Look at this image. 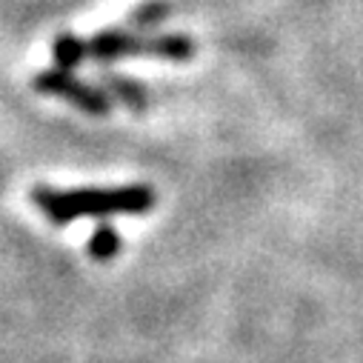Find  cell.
I'll return each instance as SVG.
<instances>
[{
    "mask_svg": "<svg viewBox=\"0 0 363 363\" xmlns=\"http://www.w3.org/2000/svg\"><path fill=\"white\" fill-rule=\"evenodd\" d=\"M155 189L146 184L118 189H72L60 192L52 186H35L32 203L55 226H66L77 218H112V215H146L155 209Z\"/></svg>",
    "mask_w": 363,
    "mask_h": 363,
    "instance_id": "6da1fadb",
    "label": "cell"
},
{
    "mask_svg": "<svg viewBox=\"0 0 363 363\" xmlns=\"http://www.w3.org/2000/svg\"><path fill=\"white\" fill-rule=\"evenodd\" d=\"M32 86L38 89L40 95L60 98V101L72 104L74 109H80V112H86V115H92V118H106V115L112 112V104H115V101L104 92V89L89 86V83L77 80L72 72L57 69V66L38 72L35 80H32Z\"/></svg>",
    "mask_w": 363,
    "mask_h": 363,
    "instance_id": "7a4b0ae2",
    "label": "cell"
},
{
    "mask_svg": "<svg viewBox=\"0 0 363 363\" xmlns=\"http://www.w3.org/2000/svg\"><path fill=\"white\" fill-rule=\"evenodd\" d=\"M143 55V38H138L132 29H106L89 40V57L98 63H115L121 57H140Z\"/></svg>",
    "mask_w": 363,
    "mask_h": 363,
    "instance_id": "3957f363",
    "label": "cell"
},
{
    "mask_svg": "<svg viewBox=\"0 0 363 363\" xmlns=\"http://www.w3.org/2000/svg\"><path fill=\"white\" fill-rule=\"evenodd\" d=\"M101 83H104V92L112 101H121L132 112H146L149 104H152L146 86L140 80H135V77H126V74H118V72H104Z\"/></svg>",
    "mask_w": 363,
    "mask_h": 363,
    "instance_id": "277c9868",
    "label": "cell"
},
{
    "mask_svg": "<svg viewBox=\"0 0 363 363\" xmlns=\"http://www.w3.org/2000/svg\"><path fill=\"white\" fill-rule=\"evenodd\" d=\"M143 55L172 63H186L195 57V40L189 35H157L143 40Z\"/></svg>",
    "mask_w": 363,
    "mask_h": 363,
    "instance_id": "5b68a950",
    "label": "cell"
},
{
    "mask_svg": "<svg viewBox=\"0 0 363 363\" xmlns=\"http://www.w3.org/2000/svg\"><path fill=\"white\" fill-rule=\"evenodd\" d=\"M86 57H89V40H80V38L72 35V32H63V35L55 38V43H52V60H55L57 69L72 72V69H77Z\"/></svg>",
    "mask_w": 363,
    "mask_h": 363,
    "instance_id": "8992f818",
    "label": "cell"
},
{
    "mask_svg": "<svg viewBox=\"0 0 363 363\" xmlns=\"http://www.w3.org/2000/svg\"><path fill=\"white\" fill-rule=\"evenodd\" d=\"M172 15V6L166 0H146L140 4L132 15H129V29L138 35V32H152L157 29L160 23H166V18Z\"/></svg>",
    "mask_w": 363,
    "mask_h": 363,
    "instance_id": "52a82bcc",
    "label": "cell"
},
{
    "mask_svg": "<svg viewBox=\"0 0 363 363\" xmlns=\"http://www.w3.org/2000/svg\"><path fill=\"white\" fill-rule=\"evenodd\" d=\"M121 246H123V240H121L118 229L109 226V223H101V226L92 232V238H89V257L98 260V263H106V260L118 257Z\"/></svg>",
    "mask_w": 363,
    "mask_h": 363,
    "instance_id": "ba28073f",
    "label": "cell"
}]
</instances>
